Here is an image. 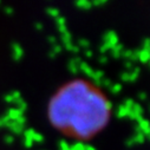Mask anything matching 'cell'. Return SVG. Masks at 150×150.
<instances>
[{"mask_svg": "<svg viewBox=\"0 0 150 150\" xmlns=\"http://www.w3.org/2000/svg\"><path fill=\"white\" fill-rule=\"evenodd\" d=\"M136 102L132 99V98H127L125 100H124V103H123V105L128 109V110H131L132 109V106H134V104H135Z\"/></svg>", "mask_w": 150, "mask_h": 150, "instance_id": "cell-28", "label": "cell"}, {"mask_svg": "<svg viewBox=\"0 0 150 150\" xmlns=\"http://www.w3.org/2000/svg\"><path fill=\"white\" fill-rule=\"evenodd\" d=\"M6 127H7L13 134H17V135H19V134H21V132L24 131V125L18 124L16 121H10Z\"/></svg>", "mask_w": 150, "mask_h": 150, "instance_id": "cell-7", "label": "cell"}, {"mask_svg": "<svg viewBox=\"0 0 150 150\" xmlns=\"http://www.w3.org/2000/svg\"><path fill=\"white\" fill-rule=\"evenodd\" d=\"M143 114H144V109H143V106H142L139 103H135L134 106H132V109L129 110L128 117H129L130 120L137 122L138 120H141V118L143 117Z\"/></svg>", "mask_w": 150, "mask_h": 150, "instance_id": "cell-3", "label": "cell"}, {"mask_svg": "<svg viewBox=\"0 0 150 150\" xmlns=\"http://www.w3.org/2000/svg\"><path fill=\"white\" fill-rule=\"evenodd\" d=\"M59 150H71V145H69V143L65 141H60L59 142Z\"/></svg>", "mask_w": 150, "mask_h": 150, "instance_id": "cell-32", "label": "cell"}, {"mask_svg": "<svg viewBox=\"0 0 150 150\" xmlns=\"http://www.w3.org/2000/svg\"><path fill=\"white\" fill-rule=\"evenodd\" d=\"M32 139H33V142H37V143H43L44 142V136L42 134H39V132L34 131V134L32 136Z\"/></svg>", "mask_w": 150, "mask_h": 150, "instance_id": "cell-24", "label": "cell"}, {"mask_svg": "<svg viewBox=\"0 0 150 150\" xmlns=\"http://www.w3.org/2000/svg\"><path fill=\"white\" fill-rule=\"evenodd\" d=\"M46 13H47V16H50L51 18H54V19L59 17V10L56 7H47Z\"/></svg>", "mask_w": 150, "mask_h": 150, "instance_id": "cell-20", "label": "cell"}, {"mask_svg": "<svg viewBox=\"0 0 150 150\" xmlns=\"http://www.w3.org/2000/svg\"><path fill=\"white\" fill-rule=\"evenodd\" d=\"M4 12H5L6 14H12L14 11H13V8H12L11 6H6V7L4 8Z\"/></svg>", "mask_w": 150, "mask_h": 150, "instance_id": "cell-45", "label": "cell"}, {"mask_svg": "<svg viewBox=\"0 0 150 150\" xmlns=\"http://www.w3.org/2000/svg\"><path fill=\"white\" fill-rule=\"evenodd\" d=\"M102 38H103V42H104L103 44L109 45L111 49L118 44V35H117V33H116L114 30H108V31L103 34Z\"/></svg>", "mask_w": 150, "mask_h": 150, "instance_id": "cell-2", "label": "cell"}, {"mask_svg": "<svg viewBox=\"0 0 150 150\" xmlns=\"http://www.w3.org/2000/svg\"><path fill=\"white\" fill-rule=\"evenodd\" d=\"M122 89H123V85L121 83H116V84H112L111 85L110 91H111L112 95H117V93H120L122 91Z\"/></svg>", "mask_w": 150, "mask_h": 150, "instance_id": "cell-21", "label": "cell"}, {"mask_svg": "<svg viewBox=\"0 0 150 150\" xmlns=\"http://www.w3.org/2000/svg\"><path fill=\"white\" fill-rule=\"evenodd\" d=\"M128 114H129V110H128L123 104H120L118 108H117V111H116V116H117V118H124V117H128Z\"/></svg>", "mask_w": 150, "mask_h": 150, "instance_id": "cell-13", "label": "cell"}, {"mask_svg": "<svg viewBox=\"0 0 150 150\" xmlns=\"http://www.w3.org/2000/svg\"><path fill=\"white\" fill-rule=\"evenodd\" d=\"M60 39H62V43L64 45L70 44V43H72V34L70 33V31H66V32L60 34Z\"/></svg>", "mask_w": 150, "mask_h": 150, "instance_id": "cell-17", "label": "cell"}, {"mask_svg": "<svg viewBox=\"0 0 150 150\" xmlns=\"http://www.w3.org/2000/svg\"><path fill=\"white\" fill-rule=\"evenodd\" d=\"M131 53H132V50H129V49H124L121 53V58H124L125 60H129L130 57H131Z\"/></svg>", "mask_w": 150, "mask_h": 150, "instance_id": "cell-26", "label": "cell"}, {"mask_svg": "<svg viewBox=\"0 0 150 150\" xmlns=\"http://www.w3.org/2000/svg\"><path fill=\"white\" fill-rule=\"evenodd\" d=\"M74 6L81 11H90L92 8V4L89 0H78V1L74 3Z\"/></svg>", "mask_w": 150, "mask_h": 150, "instance_id": "cell-8", "label": "cell"}, {"mask_svg": "<svg viewBox=\"0 0 150 150\" xmlns=\"http://www.w3.org/2000/svg\"><path fill=\"white\" fill-rule=\"evenodd\" d=\"M47 42L53 46V45H56L57 44V39H56V37H53V35H49V38H47Z\"/></svg>", "mask_w": 150, "mask_h": 150, "instance_id": "cell-42", "label": "cell"}, {"mask_svg": "<svg viewBox=\"0 0 150 150\" xmlns=\"http://www.w3.org/2000/svg\"><path fill=\"white\" fill-rule=\"evenodd\" d=\"M4 142H5L6 144H12V143L14 142V137H13V135H10V134L5 135V136H4Z\"/></svg>", "mask_w": 150, "mask_h": 150, "instance_id": "cell-36", "label": "cell"}, {"mask_svg": "<svg viewBox=\"0 0 150 150\" xmlns=\"http://www.w3.org/2000/svg\"><path fill=\"white\" fill-rule=\"evenodd\" d=\"M108 51H111V47H110L109 45H106V44H102V45L99 46V52H100L102 54H105Z\"/></svg>", "mask_w": 150, "mask_h": 150, "instance_id": "cell-35", "label": "cell"}, {"mask_svg": "<svg viewBox=\"0 0 150 150\" xmlns=\"http://www.w3.org/2000/svg\"><path fill=\"white\" fill-rule=\"evenodd\" d=\"M84 54H85V57L86 58H92L93 57V51L92 50H90V49H88V50H85V52H84Z\"/></svg>", "mask_w": 150, "mask_h": 150, "instance_id": "cell-43", "label": "cell"}, {"mask_svg": "<svg viewBox=\"0 0 150 150\" xmlns=\"http://www.w3.org/2000/svg\"><path fill=\"white\" fill-rule=\"evenodd\" d=\"M77 46L81 49V47H83V49H85V50H88L89 47H90V42L86 39V38H81L79 40H78V44H77Z\"/></svg>", "mask_w": 150, "mask_h": 150, "instance_id": "cell-23", "label": "cell"}, {"mask_svg": "<svg viewBox=\"0 0 150 150\" xmlns=\"http://www.w3.org/2000/svg\"><path fill=\"white\" fill-rule=\"evenodd\" d=\"M108 3V0H95V1H91L92 4V7H99V6H103Z\"/></svg>", "mask_w": 150, "mask_h": 150, "instance_id": "cell-33", "label": "cell"}, {"mask_svg": "<svg viewBox=\"0 0 150 150\" xmlns=\"http://www.w3.org/2000/svg\"><path fill=\"white\" fill-rule=\"evenodd\" d=\"M111 85H112V82H111L110 79H108V78H103V79H102L100 86L106 88V89H110V88H111Z\"/></svg>", "mask_w": 150, "mask_h": 150, "instance_id": "cell-31", "label": "cell"}, {"mask_svg": "<svg viewBox=\"0 0 150 150\" xmlns=\"http://www.w3.org/2000/svg\"><path fill=\"white\" fill-rule=\"evenodd\" d=\"M33 144V139L31 137H24V145L26 148H31Z\"/></svg>", "mask_w": 150, "mask_h": 150, "instance_id": "cell-37", "label": "cell"}, {"mask_svg": "<svg viewBox=\"0 0 150 150\" xmlns=\"http://www.w3.org/2000/svg\"><path fill=\"white\" fill-rule=\"evenodd\" d=\"M21 98V96H20V92L19 91H13V92H11V93H7L5 97H4V99H5V102L7 103V104H14L18 99H20Z\"/></svg>", "mask_w": 150, "mask_h": 150, "instance_id": "cell-9", "label": "cell"}, {"mask_svg": "<svg viewBox=\"0 0 150 150\" xmlns=\"http://www.w3.org/2000/svg\"><path fill=\"white\" fill-rule=\"evenodd\" d=\"M10 122V120L6 117V116H3V117H0V129H1L3 127H6L7 123Z\"/></svg>", "mask_w": 150, "mask_h": 150, "instance_id": "cell-38", "label": "cell"}, {"mask_svg": "<svg viewBox=\"0 0 150 150\" xmlns=\"http://www.w3.org/2000/svg\"><path fill=\"white\" fill-rule=\"evenodd\" d=\"M14 104H16V109H18L20 112H23V114H24V112L26 111V109H27V104H26V102L23 98L18 99Z\"/></svg>", "mask_w": 150, "mask_h": 150, "instance_id": "cell-18", "label": "cell"}, {"mask_svg": "<svg viewBox=\"0 0 150 150\" xmlns=\"http://www.w3.org/2000/svg\"><path fill=\"white\" fill-rule=\"evenodd\" d=\"M149 134H150V132H149Z\"/></svg>", "mask_w": 150, "mask_h": 150, "instance_id": "cell-49", "label": "cell"}, {"mask_svg": "<svg viewBox=\"0 0 150 150\" xmlns=\"http://www.w3.org/2000/svg\"><path fill=\"white\" fill-rule=\"evenodd\" d=\"M111 102L90 82L72 81L51 98L49 118L62 134L88 141L102 131L110 120Z\"/></svg>", "mask_w": 150, "mask_h": 150, "instance_id": "cell-1", "label": "cell"}, {"mask_svg": "<svg viewBox=\"0 0 150 150\" xmlns=\"http://www.w3.org/2000/svg\"><path fill=\"white\" fill-rule=\"evenodd\" d=\"M138 54H139V49H137V50H135V51H132V53H131V57H130V62L131 63H134V62H136V60H138Z\"/></svg>", "mask_w": 150, "mask_h": 150, "instance_id": "cell-34", "label": "cell"}, {"mask_svg": "<svg viewBox=\"0 0 150 150\" xmlns=\"http://www.w3.org/2000/svg\"><path fill=\"white\" fill-rule=\"evenodd\" d=\"M142 47H143L142 50L150 52V38H144V40L142 43Z\"/></svg>", "mask_w": 150, "mask_h": 150, "instance_id": "cell-30", "label": "cell"}, {"mask_svg": "<svg viewBox=\"0 0 150 150\" xmlns=\"http://www.w3.org/2000/svg\"><path fill=\"white\" fill-rule=\"evenodd\" d=\"M16 122H17L18 124H21V125H24V124L26 123V117H25L24 115H21L20 117H18V118L16 120Z\"/></svg>", "mask_w": 150, "mask_h": 150, "instance_id": "cell-41", "label": "cell"}, {"mask_svg": "<svg viewBox=\"0 0 150 150\" xmlns=\"http://www.w3.org/2000/svg\"><path fill=\"white\" fill-rule=\"evenodd\" d=\"M120 78H121L122 82L129 83V81H130V73H129L128 71H124V72H122V73L120 74Z\"/></svg>", "mask_w": 150, "mask_h": 150, "instance_id": "cell-27", "label": "cell"}, {"mask_svg": "<svg viewBox=\"0 0 150 150\" xmlns=\"http://www.w3.org/2000/svg\"><path fill=\"white\" fill-rule=\"evenodd\" d=\"M136 125L138 127V129L141 130V132H142L144 136H146V135L150 132V122H149L148 120H145L144 117H142L141 120H138Z\"/></svg>", "mask_w": 150, "mask_h": 150, "instance_id": "cell-5", "label": "cell"}, {"mask_svg": "<svg viewBox=\"0 0 150 150\" xmlns=\"http://www.w3.org/2000/svg\"><path fill=\"white\" fill-rule=\"evenodd\" d=\"M62 50H63V47H62V45H58V44H56V45H53L52 47H51V51L49 52V57L50 58H56L57 57V54H59L60 52H62Z\"/></svg>", "mask_w": 150, "mask_h": 150, "instance_id": "cell-16", "label": "cell"}, {"mask_svg": "<svg viewBox=\"0 0 150 150\" xmlns=\"http://www.w3.org/2000/svg\"><path fill=\"white\" fill-rule=\"evenodd\" d=\"M56 24H57V27L59 28V27H64V26H66V19H65V17H58V18H56Z\"/></svg>", "mask_w": 150, "mask_h": 150, "instance_id": "cell-25", "label": "cell"}, {"mask_svg": "<svg viewBox=\"0 0 150 150\" xmlns=\"http://www.w3.org/2000/svg\"><path fill=\"white\" fill-rule=\"evenodd\" d=\"M85 150H97V149L91 144H85Z\"/></svg>", "mask_w": 150, "mask_h": 150, "instance_id": "cell-47", "label": "cell"}, {"mask_svg": "<svg viewBox=\"0 0 150 150\" xmlns=\"http://www.w3.org/2000/svg\"><path fill=\"white\" fill-rule=\"evenodd\" d=\"M23 115V112H20L18 109H16V108H11V109H8L7 110V112H6V117L10 120V121H16L18 117H20Z\"/></svg>", "mask_w": 150, "mask_h": 150, "instance_id": "cell-11", "label": "cell"}, {"mask_svg": "<svg viewBox=\"0 0 150 150\" xmlns=\"http://www.w3.org/2000/svg\"><path fill=\"white\" fill-rule=\"evenodd\" d=\"M129 73H130V81H129V83H134V82H136V81L138 79V77H139L141 69H139L138 66H135Z\"/></svg>", "mask_w": 150, "mask_h": 150, "instance_id": "cell-14", "label": "cell"}, {"mask_svg": "<svg viewBox=\"0 0 150 150\" xmlns=\"http://www.w3.org/2000/svg\"><path fill=\"white\" fill-rule=\"evenodd\" d=\"M12 56H13V59L14 60H20L21 57L24 56L23 47L19 44H17V43H13L12 44Z\"/></svg>", "mask_w": 150, "mask_h": 150, "instance_id": "cell-6", "label": "cell"}, {"mask_svg": "<svg viewBox=\"0 0 150 150\" xmlns=\"http://www.w3.org/2000/svg\"><path fill=\"white\" fill-rule=\"evenodd\" d=\"M124 67H125V70H128V72H130L135 66H134V63H131L130 60H125L124 62Z\"/></svg>", "mask_w": 150, "mask_h": 150, "instance_id": "cell-39", "label": "cell"}, {"mask_svg": "<svg viewBox=\"0 0 150 150\" xmlns=\"http://www.w3.org/2000/svg\"><path fill=\"white\" fill-rule=\"evenodd\" d=\"M64 47H65V50H67V51H70V52H73V53H78L79 50H81L77 45H74L73 43L66 44V45H64Z\"/></svg>", "mask_w": 150, "mask_h": 150, "instance_id": "cell-22", "label": "cell"}, {"mask_svg": "<svg viewBox=\"0 0 150 150\" xmlns=\"http://www.w3.org/2000/svg\"><path fill=\"white\" fill-rule=\"evenodd\" d=\"M34 27H35L37 31H42L43 30V24L42 23H35L34 24Z\"/></svg>", "mask_w": 150, "mask_h": 150, "instance_id": "cell-46", "label": "cell"}, {"mask_svg": "<svg viewBox=\"0 0 150 150\" xmlns=\"http://www.w3.org/2000/svg\"><path fill=\"white\" fill-rule=\"evenodd\" d=\"M138 60L142 62L143 64H146L150 62V52L144 51V50H139V54H138Z\"/></svg>", "mask_w": 150, "mask_h": 150, "instance_id": "cell-15", "label": "cell"}, {"mask_svg": "<svg viewBox=\"0 0 150 150\" xmlns=\"http://www.w3.org/2000/svg\"><path fill=\"white\" fill-rule=\"evenodd\" d=\"M137 97H138V99H141V100H145V99H146V93H145V92H138V93H137Z\"/></svg>", "mask_w": 150, "mask_h": 150, "instance_id": "cell-44", "label": "cell"}, {"mask_svg": "<svg viewBox=\"0 0 150 150\" xmlns=\"http://www.w3.org/2000/svg\"><path fill=\"white\" fill-rule=\"evenodd\" d=\"M146 137H148V139L150 141V134H148V135H146Z\"/></svg>", "mask_w": 150, "mask_h": 150, "instance_id": "cell-48", "label": "cell"}, {"mask_svg": "<svg viewBox=\"0 0 150 150\" xmlns=\"http://www.w3.org/2000/svg\"><path fill=\"white\" fill-rule=\"evenodd\" d=\"M124 50V45L123 44H117L116 46H114L111 49V56H112V58H115V59H118V58H121V53H122V51Z\"/></svg>", "mask_w": 150, "mask_h": 150, "instance_id": "cell-12", "label": "cell"}, {"mask_svg": "<svg viewBox=\"0 0 150 150\" xmlns=\"http://www.w3.org/2000/svg\"><path fill=\"white\" fill-rule=\"evenodd\" d=\"M79 71H82L85 76H88V77H92V74H93V71L95 70H92V67L86 63V62H81V64H79Z\"/></svg>", "mask_w": 150, "mask_h": 150, "instance_id": "cell-10", "label": "cell"}, {"mask_svg": "<svg viewBox=\"0 0 150 150\" xmlns=\"http://www.w3.org/2000/svg\"><path fill=\"white\" fill-rule=\"evenodd\" d=\"M71 150H85V144L82 142H77L71 145Z\"/></svg>", "mask_w": 150, "mask_h": 150, "instance_id": "cell-29", "label": "cell"}, {"mask_svg": "<svg viewBox=\"0 0 150 150\" xmlns=\"http://www.w3.org/2000/svg\"><path fill=\"white\" fill-rule=\"evenodd\" d=\"M81 62H82V59L79 57H73V58H71L69 60L67 69L73 76H76V74L79 73V64H81Z\"/></svg>", "mask_w": 150, "mask_h": 150, "instance_id": "cell-4", "label": "cell"}, {"mask_svg": "<svg viewBox=\"0 0 150 150\" xmlns=\"http://www.w3.org/2000/svg\"><path fill=\"white\" fill-rule=\"evenodd\" d=\"M108 60H109V57H108L106 54H100V57L98 58V62H99L102 65L106 64V63H108Z\"/></svg>", "mask_w": 150, "mask_h": 150, "instance_id": "cell-40", "label": "cell"}, {"mask_svg": "<svg viewBox=\"0 0 150 150\" xmlns=\"http://www.w3.org/2000/svg\"><path fill=\"white\" fill-rule=\"evenodd\" d=\"M132 139H134L135 144H143L144 141H145V136L142 132H137V134H135L132 136Z\"/></svg>", "mask_w": 150, "mask_h": 150, "instance_id": "cell-19", "label": "cell"}]
</instances>
